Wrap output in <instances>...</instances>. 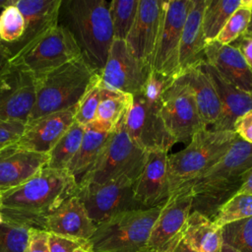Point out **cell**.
Here are the masks:
<instances>
[{"label":"cell","mask_w":252,"mask_h":252,"mask_svg":"<svg viewBox=\"0 0 252 252\" xmlns=\"http://www.w3.org/2000/svg\"><path fill=\"white\" fill-rule=\"evenodd\" d=\"M78 190V183L68 170L46 166L24 184L1 192L3 220L28 228L43 229L46 219L77 195Z\"/></svg>","instance_id":"obj_1"},{"label":"cell","mask_w":252,"mask_h":252,"mask_svg":"<svg viewBox=\"0 0 252 252\" xmlns=\"http://www.w3.org/2000/svg\"><path fill=\"white\" fill-rule=\"evenodd\" d=\"M58 24L71 32L84 60L94 72L99 73L114 40L109 2L62 0Z\"/></svg>","instance_id":"obj_2"},{"label":"cell","mask_w":252,"mask_h":252,"mask_svg":"<svg viewBox=\"0 0 252 252\" xmlns=\"http://www.w3.org/2000/svg\"><path fill=\"white\" fill-rule=\"evenodd\" d=\"M251 166L252 144L237 136L214 165L184 184L192 193V211L213 220L221 205L238 192L241 176Z\"/></svg>","instance_id":"obj_3"},{"label":"cell","mask_w":252,"mask_h":252,"mask_svg":"<svg viewBox=\"0 0 252 252\" xmlns=\"http://www.w3.org/2000/svg\"><path fill=\"white\" fill-rule=\"evenodd\" d=\"M174 78L150 72L145 88L133 94L130 108L124 115L126 131L132 141L146 152L167 151L175 144L160 115L161 96Z\"/></svg>","instance_id":"obj_4"},{"label":"cell","mask_w":252,"mask_h":252,"mask_svg":"<svg viewBox=\"0 0 252 252\" xmlns=\"http://www.w3.org/2000/svg\"><path fill=\"white\" fill-rule=\"evenodd\" d=\"M96 74L79 57L35 77L36 98L30 120L76 107Z\"/></svg>","instance_id":"obj_5"},{"label":"cell","mask_w":252,"mask_h":252,"mask_svg":"<svg viewBox=\"0 0 252 252\" xmlns=\"http://www.w3.org/2000/svg\"><path fill=\"white\" fill-rule=\"evenodd\" d=\"M236 137L234 131L206 128L196 133L183 150L168 155L170 194L214 165L228 151Z\"/></svg>","instance_id":"obj_6"},{"label":"cell","mask_w":252,"mask_h":252,"mask_svg":"<svg viewBox=\"0 0 252 252\" xmlns=\"http://www.w3.org/2000/svg\"><path fill=\"white\" fill-rule=\"evenodd\" d=\"M161 206L126 211L97 224L89 240L92 249L94 252H144Z\"/></svg>","instance_id":"obj_7"},{"label":"cell","mask_w":252,"mask_h":252,"mask_svg":"<svg viewBox=\"0 0 252 252\" xmlns=\"http://www.w3.org/2000/svg\"><path fill=\"white\" fill-rule=\"evenodd\" d=\"M148 152L138 147L128 135L124 116L110 132L97 159L78 183L100 184L121 177L136 181L142 172Z\"/></svg>","instance_id":"obj_8"},{"label":"cell","mask_w":252,"mask_h":252,"mask_svg":"<svg viewBox=\"0 0 252 252\" xmlns=\"http://www.w3.org/2000/svg\"><path fill=\"white\" fill-rule=\"evenodd\" d=\"M79 57L82 54L73 35L58 24L31 45L12 55L10 63L38 77Z\"/></svg>","instance_id":"obj_9"},{"label":"cell","mask_w":252,"mask_h":252,"mask_svg":"<svg viewBox=\"0 0 252 252\" xmlns=\"http://www.w3.org/2000/svg\"><path fill=\"white\" fill-rule=\"evenodd\" d=\"M192 0L163 1L158 35L151 70L164 76H179V46L184 23Z\"/></svg>","instance_id":"obj_10"},{"label":"cell","mask_w":252,"mask_h":252,"mask_svg":"<svg viewBox=\"0 0 252 252\" xmlns=\"http://www.w3.org/2000/svg\"><path fill=\"white\" fill-rule=\"evenodd\" d=\"M135 181L121 177L100 184L79 186L78 197L95 225L126 211L144 209L134 196Z\"/></svg>","instance_id":"obj_11"},{"label":"cell","mask_w":252,"mask_h":252,"mask_svg":"<svg viewBox=\"0 0 252 252\" xmlns=\"http://www.w3.org/2000/svg\"><path fill=\"white\" fill-rule=\"evenodd\" d=\"M160 115L175 143L191 140L196 133L207 128L191 90L177 77L162 94Z\"/></svg>","instance_id":"obj_12"},{"label":"cell","mask_w":252,"mask_h":252,"mask_svg":"<svg viewBox=\"0 0 252 252\" xmlns=\"http://www.w3.org/2000/svg\"><path fill=\"white\" fill-rule=\"evenodd\" d=\"M35 98V77L9 63L0 74V119L27 124Z\"/></svg>","instance_id":"obj_13"},{"label":"cell","mask_w":252,"mask_h":252,"mask_svg":"<svg viewBox=\"0 0 252 252\" xmlns=\"http://www.w3.org/2000/svg\"><path fill=\"white\" fill-rule=\"evenodd\" d=\"M150 72L133 56L125 40L114 39L98 75L102 88L133 95L143 91Z\"/></svg>","instance_id":"obj_14"},{"label":"cell","mask_w":252,"mask_h":252,"mask_svg":"<svg viewBox=\"0 0 252 252\" xmlns=\"http://www.w3.org/2000/svg\"><path fill=\"white\" fill-rule=\"evenodd\" d=\"M192 211V193L183 185L170 194L161 206L152 228L147 250L170 252L181 238L182 228Z\"/></svg>","instance_id":"obj_15"},{"label":"cell","mask_w":252,"mask_h":252,"mask_svg":"<svg viewBox=\"0 0 252 252\" xmlns=\"http://www.w3.org/2000/svg\"><path fill=\"white\" fill-rule=\"evenodd\" d=\"M163 1L139 0L134 24L125 39L133 56L151 69L152 59L158 35Z\"/></svg>","instance_id":"obj_16"},{"label":"cell","mask_w":252,"mask_h":252,"mask_svg":"<svg viewBox=\"0 0 252 252\" xmlns=\"http://www.w3.org/2000/svg\"><path fill=\"white\" fill-rule=\"evenodd\" d=\"M134 196L144 209L163 205L168 197V152L162 150L148 152L141 174L134 184Z\"/></svg>","instance_id":"obj_17"},{"label":"cell","mask_w":252,"mask_h":252,"mask_svg":"<svg viewBox=\"0 0 252 252\" xmlns=\"http://www.w3.org/2000/svg\"><path fill=\"white\" fill-rule=\"evenodd\" d=\"M76 107L30 120L16 143L29 151L48 154L75 120Z\"/></svg>","instance_id":"obj_18"},{"label":"cell","mask_w":252,"mask_h":252,"mask_svg":"<svg viewBox=\"0 0 252 252\" xmlns=\"http://www.w3.org/2000/svg\"><path fill=\"white\" fill-rule=\"evenodd\" d=\"M48 154L26 150L13 144L0 151V192L18 187L48 164Z\"/></svg>","instance_id":"obj_19"},{"label":"cell","mask_w":252,"mask_h":252,"mask_svg":"<svg viewBox=\"0 0 252 252\" xmlns=\"http://www.w3.org/2000/svg\"><path fill=\"white\" fill-rule=\"evenodd\" d=\"M25 18L26 30L23 37L14 45H7L14 55L25 49L58 25L62 0H13Z\"/></svg>","instance_id":"obj_20"},{"label":"cell","mask_w":252,"mask_h":252,"mask_svg":"<svg viewBox=\"0 0 252 252\" xmlns=\"http://www.w3.org/2000/svg\"><path fill=\"white\" fill-rule=\"evenodd\" d=\"M211 79L220 103V114L213 125L217 131H233L236 120L252 109V94L226 82L206 60L199 65Z\"/></svg>","instance_id":"obj_21"},{"label":"cell","mask_w":252,"mask_h":252,"mask_svg":"<svg viewBox=\"0 0 252 252\" xmlns=\"http://www.w3.org/2000/svg\"><path fill=\"white\" fill-rule=\"evenodd\" d=\"M43 229L49 233L89 241L96 225L89 217L78 195H74L46 219Z\"/></svg>","instance_id":"obj_22"},{"label":"cell","mask_w":252,"mask_h":252,"mask_svg":"<svg viewBox=\"0 0 252 252\" xmlns=\"http://www.w3.org/2000/svg\"><path fill=\"white\" fill-rule=\"evenodd\" d=\"M205 59L226 82L252 94V68L238 49L215 40L207 44Z\"/></svg>","instance_id":"obj_23"},{"label":"cell","mask_w":252,"mask_h":252,"mask_svg":"<svg viewBox=\"0 0 252 252\" xmlns=\"http://www.w3.org/2000/svg\"><path fill=\"white\" fill-rule=\"evenodd\" d=\"M206 2L207 0H192L183 26L179 46L180 74L199 66L206 60L205 49L208 43L203 31V14Z\"/></svg>","instance_id":"obj_24"},{"label":"cell","mask_w":252,"mask_h":252,"mask_svg":"<svg viewBox=\"0 0 252 252\" xmlns=\"http://www.w3.org/2000/svg\"><path fill=\"white\" fill-rule=\"evenodd\" d=\"M177 78L191 90L199 114L205 125H214L220 114V103L207 73L200 66H197L181 73Z\"/></svg>","instance_id":"obj_25"},{"label":"cell","mask_w":252,"mask_h":252,"mask_svg":"<svg viewBox=\"0 0 252 252\" xmlns=\"http://www.w3.org/2000/svg\"><path fill=\"white\" fill-rule=\"evenodd\" d=\"M182 240L196 252H220L221 228L202 214L192 211L181 231Z\"/></svg>","instance_id":"obj_26"},{"label":"cell","mask_w":252,"mask_h":252,"mask_svg":"<svg viewBox=\"0 0 252 252\" xmlns=\"http://www.w3.org/2000/svg\"><path fill=\"white\" fill-rule=\"evenodd\" d=\"M110 132L97 129L93 124L85 126V132L81 146L67 167L68 172L77 183L85 176L97 159Z\"/></svg>","instance_id":"obj_27"},{"label":"cell","mask_w":252,"mask_h":252,"mask_svg":"<svg viewBox=\"0 0 252 252\" xmlns=\"http://www.w3.org/2000/svg\"><path fill=\"white\" fill-rule=\"evenodd\" d=\"M132 100V94L101 87L95 119L91 124L99 130L111 132L130 108Z\"/></svg>","instance_id":"obj_28"},{"label":"cell","mask_w":252,"mask_h":252,"mask_svg":"<svg viewBox=\"0 0 252 252\" xmlns=\"http://www.w3.org/2000/svg\"><path fill=\"white\" fill-rule=\"evenodd\" d=\"M244 0H207L203 14V31L207 43L217 39L230 16Z\"/></svg>","instance_id":"obj_29"},{"label":"cell","mask_w":252,"mask_h":252,"mask_svg":"<svg viewBox=\"0 0 252 252\" xmlns=\"http://www.w3.org/2000/svg\"><path fill=\"white\" fill-rule=\"evenodd\" d=\"M84 132L85 126L74 120L69 129L48 153L49 160L47 167L67 170L81 146Z\"/></svg>","instance_id":"obj_30"},{"label":"cell","mask_w":252,"mask_h":252,"mask_svg":"<svg viewBox=\"0 0 252 252\" xmlns=\"http://www.w3.org/2000/svg\"><path fill=\"white\" fill-rule=\"evenodd\" d=\"M139 0H112L109 14L114 39L125 40L136 18Z\"/></svg>","instance_id":"obj_31"},{"label":"cell","mask_w":252,"mask_h":252,"mask_svg":"<svg viewBox=\"0 0 252 252\" xmlns=\"http://www.w3.org/2000/svg\"><path fill=\"white\" fill-rule=\"evenodd\" d=\"M252 217V195L236 193L218 210L212 220L220 228L230 222Z\"/></svg>","instance_id":"obj_32"},{"label":"cell","mask_w":252,"mask_h":252,"mask_svg":"<svg viewBox=\"0 0 252 252\" xmlns=\"http://www.w3.org/2000/svg\"><path fill=\"white\" fill-rule=\"evenodd\" d=\"M26 22L21 11L10 0L0 13V40L7 45H14L25 33Z\"/></svg>","instance_id":"obj_33"},{"label":"cell","mask_w":252,"mask_h":252,"mask_svg":"<svg viewBox=\"0 0 252 252\" xmlns=\"http://www.w3.org/2000/svg\"><path fill=\"white\" fill-rule=\"evenodd\" d=\"M222 242L239 252H252V217L221 227Z\"/></svg>","instance_id":"obj_34"},{"label":"cell","mask_w":252,"mask_h":252,"mask_svg":"<svg viewBox=\"0 0 252 252\" xmlns=\"http://www.w3.org/2000/svg\"><path fill=\"white\" fill-rule=\"evenodd\" d=\"M252 0H244V3L230 16L216 41L227 45L244 34L250 22Z\"/></svg>","instance_id":"obj_35"},{"label":"cell","mask_w":252,"mask_h":252,"mask_svg":"<svg viewBox=\"0 0 252 252\" xmlns=\"http://www.w3.org/2000/svg\"><path fill=\"white\" fill-rule=\"evenodd\" d=\"M100 80L97 73L76 106L75 121L84 126H87L94 121L100 98Z\"/></svg>","instance_id":"obj_36"},{"label":"cell","mask_w":252,"mask_h":252,"mask_svg":"<svg viewBox=\"0 0 252 252\" xmlns=\"http://www.w3.org/2000/svg\"><path fill=\"white\" fill-rule=\"evenodd\" d=\"M30 228L8 221L0 222V252H24Z\"/></svg>","instance_id":"obj_37"},{"label":"cell","mask_w":252,"mask_h":252,"mask_svg":"<svg viewBox=\"0 0 252 252\" xmlns=\"http://www.w3.org/2000/svg\"><path fill=\"white\" fill-rule=\"evenodd\" d=\"M25 123L0 119V150L17 143L25 130Z\"/></svg>","instance_id":"obj_38"},{"label":"cell","mask_w":252,"mask_h":252,"mask_svg":"<svg viewBox=\"0 0 252 252\" xmlns=\"http://www.w3.org/2000/svg\"><path fill=\"white\" fill-rule=\"evenodd\" d=\"M88 242L89 241H82L48 232V244L50 252H73L76 248Z\"/></svg>","instance_id":"obj_39"},{"label":"cell","mask_w":252,"mask_h":252,"mask_svg":"<svg viewBox=\"0 0 252 252\" xmlns=\"http://www.w3.org/2000/svg\"><path fill=\"white\" fill-rule=\"evenodd\" d=\"M24 252H50L48 232L43 229L30 228L28 244Z\"/></svg>","instance_id":"obj_40"},{"label":"cell","mask_w":252,"mask_h":252,"mask_svg":"<svg viewBox=\"0 0 252 252\" xmlns=\"http://www.w3.org/2000/svg\"><path fill=\"white\" fill-rule=\"evenodd\" d=\"M233 131L240 139L252 144V109L236 120Z\"/></svg>","instance_id":"obj_41"},{"label":"cell","mask_w":252,"mask_h":252,"mask_svg":"<svg viewBox=\"0 0 252 252\" xmlns=\"http://www.w3.org/2000/svg\"><path fill=\"white\" fill-rule=\"evenodd\" d=\"M230 45L238 49L247 64L252 68V35L242 34L231 42Z\"/></svg>","instance_id":"obj_42"},{"label":"cell","mask_w":252,"mask_h":252,"mask_svg":"<svg viewBox=\"0 0 252 252\" xmlns=\"http://www.w3.org/2000/svg\"><path fill=\"white\" fill-rule=\"evenodd\" d=\"M237 193L252 195V166L241 176V183Z\"/></svg>","instance_id":"obj_43"},{"label":"cell","mask_w":252,"mask_h":252,"mask_svg":"<svg viewBox=\"0 0 252 252\" xmlns=\"http://www.w3.org/2000/svg\"><path fill=\"white\" fill-rule=\"evenodd\" d=\"M11 57H12V53L9 47L7 46V44L3 43L0 40V74L9 65Z\"/></svg>","instance_id":"obj_44"},{"label":"cell","mask_w":252,"mask_h":252,"mask_svg":"<svg viewBox=\"0 0 252 252\" xmlns=\"http://www.w3.org/2000/svg\"><path fill=\"white\" fill-rule=\"evenodd\" d=\"M170 252H196L193 249H191L183 240L180 238V240L176 243V245L170 250Z\"/></svg>","instance_id":"obj_45"},{"label":"cell","mask_w":252,"mask_h":252,"mask_svg":"<svg viewBox=\"0 0 252 252\" xmlns=\"http://www.w3.org/2000/svg\"><path fill=\"white\" fill-rule=\"evenodd\" d=\"M73 252H94V251L92 249L90 243L88 242V243H85V244L79 246V247L76 248Z\"/></svg>","instance_id":"obj_46"},{"label":"cell","mask_w":252,"mask_h":252,"mask_svg":"<svg viewBox=\"0 0 252 252\" xmlns=\"http://www.w3.org/2000/svg\"><path fill=\"white\" fill-rule=\"evenodd\" d=\"M220 252H239L237 250H235L234 248L226 245V244H223L222 247H221V251Z\"/></svg>","instance_id":"obj_47"},{"label":"cell","mask_w":252,"mask_h":252,"mask_svg":"<svg viewBox=\"0 0 252 252\" xmlns=\"http://www.w3.org/2000/svg\"><path fill=\"white\" fill-rule=\"evenodd\" d=\"M244 34H248V35H252V11H251V18H250V22L249 25L247 27V30L245 32Z\"/></svg>","instance_id":"obj_48"},{"label":"cell","mask_w":252,"mask_h":252,"mask_svg":"<svg viewBox=\"0 0 252 252\" xmlns=\"http://www.w3.org/2000/svg\"><path fill=\"white\" fill-rule=\"evenodd\" d=\"M4 220H3V217H2V214H1V192H0V222H3Z\"/></svg>","instance_id":"obj_49"},{"label":"cell","mask_w":252,"mask_h":252,"mask_svg":"<svg viewBox=\"0 0 252 252\" xmlns=\"http://www.w3.org/2000/svg\"><path fill=\"white\" fill-rule=\"evenodd\" d=\"M144 252H156V251H150V250H145Z\"/></svg>","instance_id":"obj_50"},{"label":"cell","mask_w":252,"mask_h":252,"mask_svg":"<svg viewBox=\"0 0 252 252\" xmlns=\"http://www.w3.org/2000/svg\"><path fill=\"white\" fill-rule=\"evenodd\" d=\"M0 151H1V150H0Z\"/></svg>","instance_id":"obj_51"}]
</instances>
